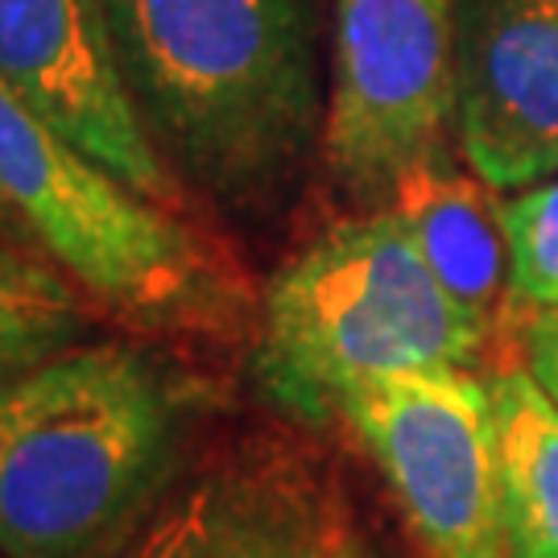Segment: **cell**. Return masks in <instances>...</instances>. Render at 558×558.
<instances>
[{
	"label": "cell",
	"mask_w": 558,
	"mask_h": 558,
	"mask_svg": "<svg viewBox=\"0 0 558 558\" xmlns=\"http://www.w3.org/2000/svg\"><path fill=\"white\" fill-rule=\"evenodd\" d=\"M120 71L174 179L274 199L323 141L315 0H100Z\"/></svg>",
	"instance_id": "obj_1"
},
{
	"label": "cell",
	"mask_w": 558,
	"mask_h": 558,
	"mask_svg": "<svg viewBox=\"0 0 558 558\" xmlns=\"http://www.w3.org/2000/svg\"><path fill=\"white\" fill-rule=\"evenodd\" d=\"M191 405L145 343H75L0 380V558H100L174 472Z\"/></svg>",
	"instance_id": "obj_2"
},
{
	"label": "cell",
	"mask_w": 558,
	"mask_h": 558,
	"mask_svg": "<svg viewBox=\"0 0 558 558\" xmlns=\"http://www.w3.org/2000/svg\"><path fill=\"white\" fill-rule=\"evenodd\" d=\"M488 323L430 274L398 211L327 228L265 286L253 348L260 393L299 422L336 418L364 380L468 368Z\"/></svg>",
	"instance_id": "obj_3"
},
{
	"label": "cell",
	"mask_w": 558,
	"mask_h": 558,
	"mask_svg": "<svg viewBox=\"0 0 558 558\" xmlns=\"http://www.w3.org/2000/svg\"><path fill=\"white\" fill-rule=\"evenodd\" d=\"M0 216L87 302L158 336H232L244 286L207 240L141 199L0 83Z\"/></svg>",
	"instance_id": "obj_4"
},
{
	"label": "cell",
	"mask_w": 558,
	"mask_h": 558,
	"mask_svg": "<svg viewBox=\"0 0 558 558\" xmlns=\"http://www.w3.org/2000/svg\"><path fill=\"white\" fill-rule=\"evenodd\" d=\"M456 108V0H336L323 158L348 195L451 158Z\"/></svg>",
	"instance_id": "obj_5"
},
{
	"label": "cell",
	"mask_w": 558,
	"mask_h": 558,
	"mask_svg": "<svg viewBox=\"0 0 558 558\" xmlns=\"http://www.w3.org/2000/svg\"><path fill=\"white\" fill-rule=\"evenodd\" d=\"M336 418L373 456L430 558H509L493 385L468 368L364 380Z\"/></svg>",
	"instance_id": "obj_6"
},
{
	"label": "cell",
	"mask_w": 558,
	"mask_h": 558,
	"mask_svg": "<svg viewBox=\"0 0 558 558\" xmlns=\"http://www.w3.org/2000/svg\"><path fill=\"white\" fill-rule=\"evenodd\" d=\"M0 83L141 199L182 211V182L141 124L100 0H0Z\"/></svg>",
	"instance_id": "obj_7"
},
{
	"label": "cell",
	"mask_w": 558,
	"mask_h": 558,
	"mask_svg": "<svg viewBox=\"0 0 558 558\" xmlns=\"http://www.w3.org/2000/svg\"><path fill=\"white\" fill-rule=\"evenodd\" d=\"M456 141L488 186L558 174V0H456Z\"/></svg>",
	"instance_id": "obj_8"
},
{
	"label": "cell",
	"mask_w": 558,
	"mask_h": 558,
	"mask_svg": "<svg viewBox=\"0 0 558 558\" xmlns=\"http://www.w3.org/2000/svg\"><path fill=\"white\" fill-rule=\"evenodd\" d=\"M336 530L294 456L244 447L207 468L124 558H327Z\"/></svg>",
	"instance_id": "obj_9"
},
{
	"label": "cell",
	"mask_w": 558,
	"mask_h": 558,
	"mask_svg": "<svg viewBox=\"0 0 558 558\" xmlns=\"http://www.w3.org/2000/svg\"><path fill=\"white\" fill-rule=\"evenodd\" d=\"M385 207L398 211L442 290L472 315L493 323L500 290H509V248L500 207L488 199V182L456 170L451 158H439L405 174Z\"/></svg>",
	"instance_id": "obj_10"
},
{
	"label": "cell",
	"mask_w": 558,
	"mask_h": 558,
	"mask_svg": "<svg viewBox=\"0 0 558 558\" xmlns=\"http://www.w3.org/2000/svg\"><path fill=\"white\" fill-rule=\"evenodd\" d=\"M493 405L509 558H558V405L525 368L493 380Z\"/></svg>",
	"instance_id": "obj_11"
},
{
	"label": "cell",
	"mask_w": 558,
	"mask_h": 558,
	"mask_svg": "<svg viewBox=\"0 0 558 558\" xmlns=\"http://www.w3.org/2000/svg\"><path fill=\"white\" fill-rule=\"evenodd\" d=\"M87 327V294L75 281L17 244H0V380L75 348Z\"/></svg>",
	"instance_id": "obj_12"
},
{
	"label": "cell",
	"mask_w": 558,
	"mask_h": 558,
	"mask_svg": "<svg viewBox=\"0 0 558 558\" xmlns=\"http://www.w3.org/2000/svg\"><path fill=\"white\" fill-rule=\"evenodd\" d=\"M509 248V294L525 306H558V174L500 203Z\"/></svg>",
	"instance_id": "obj_13"
},
{
	"label": "cell",
	"mask_w": 558,
	"mask_h": 558,
	"mask_svg": "<svg viewBox=\"0 0 558 558\" xmlns=\"http://www.w3.org/2000/svg\"><path fill=\"white\" fill-rule=\"evenodd\" d=\"M525 373L558 405V306H542L525 327Z\"/></svg>",
	"instance_id": "obj_14"
},
{
	"label": "cell",
	"mask_w": 558,
	"mask_h": 558,
	"mask_svg": "<svg viewBox=\"0 0 558 558\" xmlns=\"http://www.w3.org/2000/svg\"><path fill=\"white\" fill-rule=\"evenodd\" d=\"M327 558H364V555L356 550V542L336 538V542H331V550H327Z\"/></svg>",
	"instance_id": "obj_15"
},
{
	"label": "cell",
	"mask_w": 558,
	"mask_h": 558,
	"mask_svg": "<svg viewBox=\"0 0 558 558\" xmlns=\"http://www.w3.org/2000/svg\"><path fill=\"white\" fill-rule=\"evenodd\" d=\"M13 228H9V223H4V216H0V244H13Z\"/></svg>",
	"instance_id": "obj_16"
}]
</instances>
